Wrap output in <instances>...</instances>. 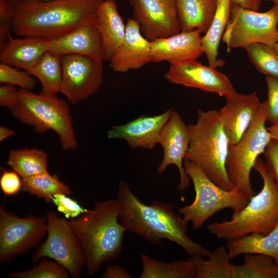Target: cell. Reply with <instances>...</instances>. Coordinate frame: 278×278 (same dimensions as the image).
<instances>
[{
    "label": "cell",
    "mask_w": 278,
    "mask_h": 278,
    "mask_svg": "<svg viewBox=\"0 0 278 278\" xmlns=\"http://www.w3.org/2000/svg\"><path fill=\"white\" fill-rule=\"evenodd\" d=\"M117 199L120 204L118 219L126 231L153 245H160L162 239L169 240L192 256L208 257L211 253L188 236L187 224L170 204L158 201L144 204L125 181L119 182Z\"/></svg>",
    "instance_id": "1"
},
{
    "label": "cell",
    "mask_w": 278,
    "mask_h": 278,
    "mask_svg": "<svg viewBox=\"0 0 278 278\" xmlns=\"http://www.w3.org/2000/svg\"><path fill=\"white\" fill-rule=\"evenodd\" d=\"M102 0H18L13 5L12 32L52 40L95 21Z\"/></svg>",
    "instance_id": "2"
},
{
    "label": "cell",
    "mask_w": 278,
    "mask_h": 278,
    "mask_svg": "<svg viewBox=\"0 0 278 278\" xmlns=\"http://www.w3.org/2000/svg\"><path fill=\"white\" fill-rule=\"evenodd\" d=\"M119 209L117 199L98 201L92 209L69 220L83 247L88 276L94 275L121 253L126 230L118 219Z\"/></svg>",
    "instance_id": "3"
},
{
    "label": "cell",
    "mask_w": 278,
    "mask_h": 278,
    "mask_svg": "<svg viewBox=\"0 0 278 278\" xmlns=\"http://www.w3.org/2000/svg\"><path fill=\"white\" fill-rule=\"evenodd\" d=\"M253 169L263 179V187L241 210L233 212L230 220L207 225L208 230L219 238L228 241L252 233L267 234L278 222V186L261 158L256 160Z\"/></svg>",
    "instance_id": "4"
},
{
    "label": "cell",
    "mask_w": 278,
    "mask_h": 278,
    "mask_svg": "<svg viewBox=\"0 0 278 278\" xmlns=\"http://www.w3.org/2000/svg\"><path fill=\"white\" fill-rule=\"evenodd\" d=\"M188 126L190 141L184 159L198 166L217 186L233 189L226 170L229 143L218 110H198L196 123Z\"/></svg>",
    "instance_id": "5"
},
{
    "label": "cell",
    "mask_w": 278,
    "mask_h": 278,
    "mask_svg": "<svg viewBox=\"0 0 278 278\" xmlns=\"http://www.w3.org/2000/svg\"><path fill=\"white\" fill-rule=\"evenodd\" d=\"M11 112L22 123L33 127L37 133L54 131L63 150L77 148L69 106L57 95L36 94L20 89L18 103Z\"/></svg>",
    "instance_id": "6"
},
{
    "label": "cell",
    "mask_w": 278,
    "mask_h": 278,
    "mask_svg": "<svg viewBox=\"0 0 278 278\" xmlns=\"http://www.w3.org/2000/svg\"><path fill=\"white\" fill-rule=\"evenodd\" d=\"M183 166L193 183L196 196L190 204L179 207L178 211L194 230L200 228L216 212L226 208L237 212L249 201L236 187L228 190L217 186L195 163L184 159Z\"/></svg>",
    "instance_id": "7"
},
{
    "label": "cell",
    "mask_w": 278,
    "mask_h": 278,
    "mask_svg": "<svg viewBox=\"0 0 278 278\" xmlns=\"http://www.w3.org/2000/svg\"><path fill=\"white\" fill-rule=\"evenodd\" d=\"M267 101L262 105L247 130L236 144L229 145L226 170L233 186L250 200L255 194L250 174L256 160L264 153L272 138L265 126Z\"/></svg>",
    "instance_id": "8"
},
{
    "label": "cell",
    "mask_w": 278,
    "mask_h": 278,
    "mask_svg": "<svg viewBox=\"0 0 278 278\" xmlns=\"http://www.w3.org/2000/svg\"><path fill=\"white\" fill-rule=\"evenodd\" d=\"M278 5L260 12L231 3L230 18L222 38L227 51L252 43L274 47L278 42Z\"/></svg>",
    "instance_id": "9"
},
{
    "label": "cell",
    "mask_w": 278,
    "mask_h": 278,
    "mask_svg": "<svg viewBox=\"0 0 278 278\" xmlns=\"http://www.w3.org/2000/svg\"><path fill=\"white\" fill-rule=\"evenodd\" d=\"M46 218L47 237L33 253L32 263L48 257L65 267L72 277H80L86 261L77 234L69 220L59 217L54 211H47Z\"/></svg>",
    "instance_id": "10"
},
{
    "label": "cell",
    "mask_w": 278,
    "mask_h": 278,
    "mask_svg": "<svg viewBox=\"0 0 278 278\" xmlns=\"http://www.w3.org/2000/svg\"><path fill=\"white\" fill-rule=\"evenodd\" d=\"M46 218L26 216L0 208V264L27 253L47 235Z\"/></svg>",
    "instance_id": "11"
},
{
    "label": "cell",
    "mask_w": 278,
    "mask_h": 278,
    "mask_svg": "<svg viewBox=\"0 0 278 278\" xmlns=\"http://www.w3.org/2000/svg\"><path fill=\"white\" fill-rule=\"evenodd\" d=\"M62 70L60 93L76 105L96 93L103 82L102 61L89 56H61Z\"/></svg>",
    "instance_id": "12"
},
{
    "label": "cell",
    "mask_w": 278,
    "mask_h": 278,
    "mask_svg": "<svg viewBox=\"0 0 278 278\" xmlns=\"http://www.w3.org/2000/svg\"><path fill=\"white\" fill-rule=\"evenodd\" d=\"M177 0H129L133 19L143 35L150 41L181 31Z\"/></svg>",
    "instance_id": "13"
},
{
    "label": "cell",
    "mask_w": 278,
    "mask_h": 278,
    "mask_svg": "<svg viewBox=\"0 0 278 278\" xmlns=\"http://www.w3.org/2000/svg\"><path fill=\"white\" fill-rule=\"evenodd\" d=\"M164 77L172 84L198 89L225 98L237 93L227 75L196 60L170 64Z\"/></svg>",
    "instance_id": "14"
},
{
    "label": "cell",
    "mask_w": 278,
    "mask_h": 278,
    "mask_svg": "<svg viewBox=\"0 0 278 278\" xmlns=\"http://www.w3.org/2000/svg\"><path fill=\"white\" fill-rule=\"evenodd\" d=\"M189 141L188 125L180 115L173 110L158 138V144L161 145L163 150V157L157 168V172L161 174L169 165H176L180 173L179 191H184L189 186L190 179L183 166Z\"/></svg>",
    "instance_id": "15"
},
{
    "label": "cell",
    "mask_w": 278,
    "mask_h": 278,
    "mask_svg": "<svg viewBox=\"0 0 278 278\" xmlns=\"http://www.w3.org/2000/svg\"><path fill=\"white\" fill-rule=\"evenodd\" d=\"M225 99L224 106L218 111L231 145L238 142L247 130L262 102L256 92L249 94L237 92Z\"/></svg>",
    "instance_id": "16"
},
{
    "label": "cell",
    "mask_w": 278,
    "mask_h": 278,
    "mask_svg": "<svg viewBox=\"0 0 278 278\" xmlns=\"http://www.w3.org/2000/svg\"><path fill=\"white\" fill-rule=\"evenodd\" d=\"M173 110L170 109L157 115H141L124 125L112 126L108 137L124 140L132 149H151L158 144L160 132Z\"/></svg>",
    "instance_id": "17"
},
{
    "label": "cell",
    "mask_w": 278,
    "mask_h": 278,
    "mask_svg": "<svg viewBox=\"0 0 278 278\" xmlns=\"http://www.w3.org/2000/svg\"><path fill=\"white\" fill-rule=\"evenodd\" d=\"M201 32L198 29L150 41V62L166 61L170 64L197 60L203 53Z\"/></svg>",
    "instance_id": "18"
},
{
    "label": "cell",
    "mask_w": 278,
    "mask_h": 278,
    "mask_svg": "<svg viewBox=\"0 0 278 278\" xmlns=\"http://www.w3.org/2000/svg\"><path fill=\"white\" fill-rule=\"evenodd\" d=\"M150 41L143 35L136 22L128 19L124 39L109 61L110 67L121 73L139 69L150 62Z\"/></svg>",
    "instance_id": "19"
},
{
    "label": "cell",
    "mask_w": 278,
    "mask_h": 278,
    "mask_svg": "<svg viewBox=\"0 0 278 278\" xmlns=\"http://www.w3.org/2000/svg\"><path fill=\"white\" fill-rule=\"evenodd\" d=\"M48 50L61 56L78 54L103 61L102 40L95 21L83 24L59 37L49 40Z\"/></svg>",
    "instance_id": "20"
},
{
    "label": "cell",
    "mask_w": 278,
    "mask_h": 278,
    "mask_svg": "<svg viewBox=\"0 0 278 278\" xmlns=\"http://www.w3.org/2000/svg\"><path fill=\"white\" fill-rule=\"evenodd\" d=\"M48 41L32 37H11L0 50L1 63L28 71L48 51Z\"/></svg>",
    "instance_id": "21"
},
{
    "label": "cell",
    "mask_w": 278,
    "mask_h": 278,
    "mask_svg": "<svg viewBox=\"0 0 278 278\" xmlns=\"http://www.w3.org/2000/svg\"><path fill=\"white\" fill-rule=\"evenodd\" d=\"M95 23L102 40L103 61H109L122 43L126 33V25L118 12L115 1H101Z\"/></svg>",
    "instance_id": "22"
},
{
    "label": "cell",
    "mask_w": 278,
    "mask_h": 278,
    "mask_svg": "<svg viewBox=\"0 0 278 278\" xmlns=\"http://www.w3.org/2000/svg\"><path fill=\"white\" fill-rule=\"evenodd\" d=\"M217 0H177L181 31L196 29L205 33L215 15Z\"/></svg>",
    "instance_id": "23"
},
{
    "label": "cell",
    "mask_w": 278,
    "mask_h": 278,
    "mask_svg": "<svg viewBox=\"0 0 278 278\" xmlns=\"http://www.w3.org/2000/svg\"><path fill=\"white\" fill-rule=\"evenodd\" d=\"M231 0H217V8L211 24L204 35L201 37L203 53L208 65L217 68L224 62L218 57V48L221 39L230 18Z\"/></svg>",
    "instance_id": "24"
},
{
    "label": "cell",
    "mask_w": 278,
    "mask_h": 278,
    "mask_svg": "<svg viewBox=\"0 0 278 278\" xmlns=\"http://www.w3.org/2000/svg\"><path fill=\"white\" fill-rule=\"evenodd\" d=\"M231 259L245 253H262L272 257L278 264V222L267 234L252 233L228 241Z\"/></svg>",
    "instance_id": "25"
},
{
    "label": "cell",
    "mask_w": 278,
    "mask_h": 278,
    "mask_svg": "<svg viewBox=\"0 0 278 278\" xmlns=\"http://www.w3.org/2000/svg\"><path fill=\"white\" fill-rule=\"evenodd\" d=\"M143 269L139 278H195L192 258L172 263L163 262L142 254Z\"/></svg>",
    "instance_id": "26"
},
{
    "label": "cell",
    "mask_w": 278,
    "mask_h": 278,
    "mask_svg": "<svg viewBox=\"0 0 278 278\" xmlns=\"http://www.w3.org/2000/svg\"><path fill=\"white\" fill-rule=\"evenodd\" d=\"M61 56L47 51L39 62L28 72L38 79L41 93L56 96L60 93L62 77Z\"/></svg>",
    "instance_id": "27"
},
{
    "label": "cell",
    "mask_w": 278,
    "mask_h": 278,
    "mask_svg": "<svg viewBox=\"0 0 278 278\" xmlns=\"http://www.w3.org/2000/svg\"><path fill=\"white\" fill-rule=\"evenodd\" d=\"M47 162V153L36 148L10 150L7 161L22 178L48 172Z\"/></svg>",
    "instance_id": "28"
},
{
    "label": "cell",
    "mask_w": 278,
    "mask_h": 278,
    "mask_svg": "<svg viewBox=\"0 0 278 278\" xmlns=\"http://www.w3.org/2000/svg\"><path fill=\"white\" fill-rule=\"evenodd\" d=\"M231 278H278V264L262 253H245L242 265H230Z\"/></svg>",
    "instance_id": "29"
},
{
    "label": "cell",
    "mask_w": 278,
    "mask_h": 278,
    "mask_svg": "<svg viewBox=\"0 0 278 278\" xmlns=\"http://www.w3.org/2000/svg\"><path fill=\"white\" fill-rule=\"evenodd\" d=\"M22 190L51 203L56 194L68 195L71 190L69 186L61 181L57 175L49 172L22 179Z\"/></svg>",
    "instance_id": "30"
},
{
    "label": "cell",
    "mask_w": 278,
    "mask_h": 278,
    "mask_svg": "<svg viewBox=\"0 0 278 278\" xmlns=\"http://www.w3.org/2000/svg\"><path fill=\"white\" fill-rule=\"evenodd\" d=\"M204 260L200 256H192L195 269V278H231L230 261L231 259L228 250L220 246Z\"/></svg>",
    "instance_id": "31"
},
{
    "label": "cell",
    "mask_w": 278,
    "mask_h": 278,
    "mask_svg": "<svg viewBox=\"0 0 278 278\" xmlns=\"http://www.w3.org/2000/svg\"><path fill=\"white\" fill-rule=\"evenodd\" d=\"M243 48L258 72L278 78V51L274 47L263 43H252Z\"/></svg>",
    "instance_id": "32"
},
{
    "label": "cell",
    "mask_w": 278,
    "mask_h": 278,
    "mask_svg": "<svg viewBox=\"0 0 278 278\" xmlns=\"http://www.w3.org/2000/svg\"><path fill=\"white\" fill-rule=\"evenodd\" d=\"M70 273L67 269L57 262H51L41 258L29 270L12 272L8 275L10 278H68Z\"/></svg>",
    "instance_id": "33"
},
{
    "label": "cell",
    "mask_w": 278,
    "mask_h": 278,
    "mask_svg": "<svg viewBox=\"0 0 278 278\" xmlns=\"http://www.w3.org/2000/svg\"><path fill=\"white\" fill-rule=\"evenodd\" d=\"M0 83L19 86L21 89L31 91L36 86L37 80L28 71L1 63Z\"/></svg>",
    "instance_id": "34"
},
{
    "label": "cell",
    "mask_w": 278,
    "mask_h": 278,
    "mask_svg": "<svg viewBox=\"0 0 278 278\" xmlns=\"http://www.w3.org/2000/svg\"><path fill=\"white\" fill-rule=\"evenodd\" d=\"M267 87V121L271 125L278 123V78L266 76Z\"/></svg>",
    "instance_id": "35"
},
{
    "label": "cell",
    "mask_w": 278,
    "mask_h": 278,
    "mask_svg": "<svg viewBox=\"0 0 278 278\" xmlns=\"http://www.w3.org/2000/svg\"><path fill=\"white\" fill-rule=\"evenodd\" d=\"M13 12L11 0H0V50L11 37Z\"/></svg>",
    "instance_id": "36"
},
{
    "label": "cell",
    "mask_w": 278,
    "mask_h": 278,
    "mask_svg": "<svg viewBox=\"0 0 278 278\" xmlns=\"http://www.w3.org/2000/svg\"><path fill=\"white\" fill-rule=\"evenodd\" d=\"M51 203L57 206L59 212L64 215L66 219L75 218L88 210L81 206L76 201L62 194L55 195Z\"/></svg>",
    "instance_id": "37"
},
{
    "label": "cell",
    "mask_w": 278,
    "mask_h": 278,
    "mask_svg": "<svg viewBox=\"0 0 278 278\" xmlns=\"http://www.w3.org/2000/svg\"><path fill=\"white\" fill-rule=\"evenodd\" d=\"M15 171L4 170L0 178V187L6 196L18 194L22 189V180Z\"/></svg>",
    "instance_id": "38"
},
{
    "label": "cell",
    "mask_w": 278,
    "mask_h": 278,
    "mask_svg": "<svg viewBox=\"0 0 278 278\" xmlns=\"http://www.w3.org/2000/svg\"><path fill=\"white\" fill-rule=\"evenodd\" d=\"M264 154L266 169L278 186V141L272 139Z\"/></svg>",
    "instance_id": "39"
},
{
    "label": "cell",
    "mask_w": 278,
    "mask_h": 278,
    "mask_svg": "<svg viewBox=\"0 0 278 278\" xmlns=\"http://www.w3.org/2000/svg\"><path fill=\"white\" fill-rule=\"evenodd\" d=\"M19 90L14 85L2 84L0 86V106L12 110L16 105Z\"/></svg>",
    "instance_id": "40"
},
{
    "label": "cell",
    "mask_w": 278,
    "mask_h": 278,
    "mask_svg": "<svg viewBox=\"0 0 278 278\" xmlns=\"http://www.w3.org/2000/svg\"><path fill=\"white\" fill-rule=\"evenodd\" d=\"M103 278H131L128 270L118 265H109L101 275Z\"/></svg>",
    "instance_id": "41"
},
{
    "label": "cell",
    "mask_w": 278,
    "mask_h": 278,
    "mask_svg": "<svg viewBox=\"0 0 278 278\" xmlns=\"http://www.w3.org/2000/svg\"><path fill=\"white\" fill-rule=\"evenodd\" d=\"M263 0H231V3L235 4L245 9L258 11Z\"/></svg>",
    "instance_id": "42"
},
{
    "label": "cell",
    "mask_w": 278,
    "mask_h": 278,
    "mask_svg": "<svg viewBox=\"0 0 278 278\" xmlns=\"http://www.w3.org/2000/svg\"><path fill=\"white\" fill-rule=\"evenodd\" d=\"M16 134L15 131L9 129L5 126L0 127V141L2 142L8 137L14 136Z\"/></svg>",
    "instance_id": "43"
},
{
    "label": "cell",
    "mask_w": 278,
    "mask_h": 278,
    "mask_svg": "<svg viewBox=\"0 0 278 278\" xmlns=\"http://www.w3.org/2000/svg\"><path fill=\"white\" fill-rule=\"evenodd\" d=\"M272 139L278 141V123L267 128Z\"/></svg>",
    "instance_id": "44"
},
{
    "label": "cell",
    "mask_w": 278,
    "mask_h": 278,
    "mask_svg": "<svg viewBox=\"0 0 278 278\" xmlns=\"http://www.w3.org/2000/svg\"><path fill=\"white\" fill-rule=\"evenodd\" d=\"M266 2H272L274 4L278 5V0H263Z\"/></svg>",
    "instance_id": "45"
},
{
    "label": "cell",
    "mask_w": 278,
    "mask_h": 278,
    "mask_svg": "<svg viewBox=\"0 0 278 278\" xmlns=\"http://www.w3.org/2000/svg\"><path fill=\"white\" fill-rule=\"evenodd\" d=\"M274 47L276 49V50L278 51V42L275 45Z\"/></svg>",
    "instance_id": "46"
},
{
    "label": "cell",
    "mask_w": 278,
    "mask_h": 278,
    "mask_svg": "<svg viewBox=\"0 0 278 278\" xmlns=\"http://www.w3.org/2000/svg\"><path fill=\"white\" fill-rule=\"evenodd\" d=\"M11 1H18V0H11ZM43 1H49V0H43ZM114 1H116V0H114Z\"/></svg>",
    "instance_id": "47"
}]
</instances>
